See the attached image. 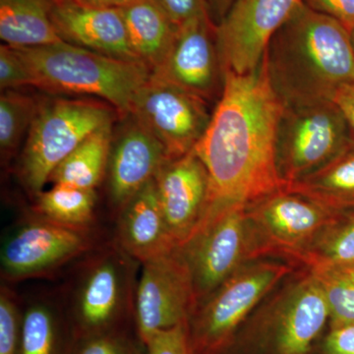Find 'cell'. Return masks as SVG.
Masks as SVG:
<instances>
[{
	"label": "cell",
	"instance_id": "obj_1",
	"mask_svg": "<svg viewBox=\"0 0 354 354\" xmlns=\"http://www.w3.org/2000/svg\"><path fill=\"white\" fill-rule=\"evenodd\" d=\"M283 109L264 57L250 73L225 72L220 100L193 150L209 176L208 206L202 223L225 209L249 208L286 188L276 148Z\"/></svg>",
	"mask_w": 354,
	"mask_h": 354
},
{
	"label": "cell",
	"instance_id": "obj_2",
	"mask_svg": "<svg viewBox=\"0 0 354 354\" xmlns=\"http://www.w3.org/2000/svg\"><path fill=\"white\" fill-rule=\"evenodd\" d=\"M264 58L283 106L334 101L342 88L354 85L351 31L304 3L272 37Z\"/></svg>",
	"mask_w": 354,
	"mask_h": 354
},
{
	"label": "cell",
	"instance_id": "obj_3",
	"mask_svg": "<svg viewBox=\"0 0 354 354\" xmlns=\"http://www.w3.org/2000/svg\"><path fill=\"white\" fill-rule=\"evenodd\" d=\"M14 48L30 70L34 87L55 95L97 97L120 116L129 113L135 95L152 75L141 62L106 57L65 41Z\"/></svg>",
	"mask_w": 354,
	"mask_h": 354
},
{
	"label": "cell",
	"instance_id": "obj_4",
	"mask_svg": "<svg viewBox=\"0 0 354 354\" xmlns=\"http://www.w3.org/2000/svg\"><path fill=\"white\" fill-rule=\"evenodd\" d=\"M114 113L95 99H41L21 157V180L28 190L36 196L43 192L57 165L95 130L113 122Z\"/></svg>",
	"mask_w": 354,
	"mask_h": 354
},
{
	"label": "cell",
	"instance_id": "obj_5",
	"mask_svg": "<svg viewBox=\"0 0 354 354\" xmlns=\"http://www.w3.org/2000/svg\"><path fill=\"white\" fill-rule=\"evenodd\" d=\"M354 143L334 101L283 106L277 128V162L286 185L318 171Z\"/></svg>",
	"mask_w": 354,
	"mask_h": 354
},
{
	"label": "cell",
	"instance_id": "obj_6",
	"mask_svg": "<svg viewBox=\"0 0 354 354\" xmlns=\"http://www.w3.org/2000/svg\"><path fill=\"white\" fill-rule=\"evenodd\" d=\"M179 248L189 266L197 301L212 295L245 261L261 256L257 234L245 207L225 209L203 221Z\"/></svg>",
	"mask_w": 354,
	"mask_h": 354
},
{
	"label": "cell",
	"instance_id": "obj_7",
	"mask_svg": "<svg viewBox=\"0 0 354 354\" xmlns=\"http://www.w3.org/2000/svg\"><path fill=\"white\" fill-rule=\"evenodd\" d=\"M290 271L288 265L274 262L237 270L209 295L189 323L195 353L213 354L225 348L249 312Z\"/></svg>",
	"mask_w": 354,
	"mask_h": 354
},
{
	"label": "cell",
	"instance_id": "obj_8",
	"mask_svg": "<svg viewBox=\"0 0 354 354\" xmlns=\"http://www.w3.org/2000/svg\"><path fill=\"white\" fill-rule=\"evenodd\" d=\"M212 113L209 102L152 74L137 92L128 114L152 133L169 158H176L194 150Z\"/></svg>",
	"mask_w": 354,
	"mask_h": 354
},
{
	"label": "cell",
	"instance_id": "obj_9",
	"mask_svg": "<svg viewBox=\"0 0 354 354\" xmlns=\"http://www.w3.org/2000/svg\"><path fill=\"white\" fill-rule=\"evenodd\" d=\"M248 213L261 255L286 253L300 259L344 215L286 188L251 205Z\"/></svg>",
	"mask_w": 354,
	"mask_h": 354
},
{
	"label": "cell",
	"instance_id": "obj_10",
	"mask_svg": "<svg viewBox=\"0 0 354 354\" xmlns=\"http://www.w3.org/2000/svg\"><path fill=\"white\" fill-rule=\"evenodd\" d=\"M196 304L189 266L179 247L144 262L135 297L137 335L145 342L153 333L189 322Z\"/></svg>",
	"mask_w": 354,
	"mask_h": 354
},
{
	"label": "cell",
	"instance_id": "obj_11",
	"mask_svg": "<svg viewBox=\"0 0 354 354\" xmlns=\"http://www.w3.org/2000/svg\"><path fill=\"white\" fill-rule=\"evenodd\" d=\"M304 0H234L216 25L223 73L243 75L259 67L272 37Z\"/></svg>",
	"mask_w": 354,
	"mask_h": 354
},
{
	"label": "cell",
	"instance_id": "obj_12",
	"mask_svg": "<svg viewBox=\"0 0 354 354\" xmlns=\"http://www.w3.org/2000/svg\"><path fill=\"white\" fill-rule=\"evenodd\" d=\"M118 256L108 254L84 272L68 320L75 337L127 329L129 277Z\"/></svg>",
	"mask_w": 354,
	"mask_h": 354
},
{
	"label": "cell",
	"instance_id": "obj_13",
	"mask_svg": "<svg viewBox=\"0 0 354 354\" xmlns=\"http://www.w3.org/2000/svg\"><path fill=\"white\" fill-rule=\"evenodd\" d=\"M152 74L209 104L218 102L223 90L225 73L216 46V23L209 14L179 28L165 64Z\"/></svg>",
	"mask_w": 354,
	"mask_h": 354
},
{
	"label": "cell",
	"instance_id": "obj_14",
	"mask_svg": "<svg viewBox=\"0 0 354 354\" xmlns=\"http://www.w3.org/2000/svg\"><path fill=\"white\" fill-rule=\"evenodd\" d=\"M83 230L41 218L6 239L0 253L1 271L9 279L41 274L64 264L87 248Z\"/></svg>",
	"mask_w": 354,
	"mask_h": 354
},
{
	"label": "cell",
	"instance_id": "obj_15",
	"mask_svg": "<svg viewBox=\"0 0 354 354\" xmlns=\"http://www.w3.org/2000/svg\"><path fill=\"white\" fill-rule=\"evenodd\" d=\"M169 232L183 247L201 225L209 199V176L196 153L169 158L155 176Z\"/></svg>",
	"mask_w": 354,
	"mask_h": 354
},
{
	"label": "cell",
	"instance_id": "obj_16",
	"mask_svg": "<svg viewBox=\"0 0 354 354\" xmlns=\"http://www.w3.org/2000/svg\"><path fill=\"white\" fill-rule=\"evenodd\" d=\"M113 132L108 169L109 191L114 206L122 208L157 176L169 157L165 147L133 116Z\"/></svg>",
	"mask_w": 354,
	"mask_h": 354
},
{
	"label": "cell",
	"instance_id": "obj_17",
	"mask_svg": "<svg viewBox=\"0 0 354 354\" xmlns=\"http://www.w3.org/2000/svg\"><path fill=\"white\" fill-rule=\"evenodd\" d=\"M60 39L118 59L140 62L135 55L120 9L83 6L58 0L51 15Z\"/></svg>",
	"mask_w": 354,
	"mask_h": 354
},
{
	"label": "cell",
	"instance_id": "obj_18",
	"mask_svg": "<svg viewBox=\"0 0 354 354\" xmlns=\"http://www.w3.org/2000/svg\"><path fill=\"white\" fill-rule=\"evenodd\" d=\"M118 234L125 252L142 263L178 248L167 227L155 179L121 208Z\"/></svg>",
	"mask_w": 354,
	"mask_h": 354
},
{
	"label": "cell",
	"instance_id": "obj_19",
	"mask_svg": "<svg viewBox=\"0 0 354 354\" xmlns=\"http://www.w3.org/2000/svg\"><path fill=\"white\" fill-rule=\"evenodd\" d=\"M330 318L329 305L318 279L310 272L286 298L277 324L279 354H307Z\"/></svg>",
	"mask_w": 354,
	"mask_h": 354
},
{
	"label": "cell",
	"instance_id": "obj_20",
	"mask_svg": "<svg viewBox=\"0 0 354 354\" xmlns=\"http://www.w3.org/2000/svg\"><path fill=\"white\" fill-rule=\"evenodd\" d=\"M120 11L135 55L153 73L165 64L180 27L153 0H136Z\"/></svg>",
	"mask_w": 354,
	"mask_h": 354
},
{
	"label": "cell",
	"instance_id": "obj_21",
	"mask_svg": "<svg viewBox=\"0 0 354 354\" xmlns=\"http://www.w3.org/2000/svg\"><path fill=\"white\" fill-rule=\"evenodd\" d=\"M58 0H0V38L12 48L62 41L51 15Z\"/></svg>",
	"mask_w": 354,
	"mask_h": 354
},
{
	"label": "cell",
	"instance_id": "obj_22",
	"mask_svg": "<svg viewBox=\"0 0 354 354\" xmlns=\"http://www.w3.org/2000/svg\"><path fill=\"white\" fill-rule=\"evenodd\" d=\"M286 188L335 213H354V143L318 171Z\"/></svg>",
	"mask_w": 354,
	"mask_h": 354
},
{
	"label": "cell",
	"instance_id": "obj_23",
	"mask_svg": "<svg viewBox=\"0 0 354 354\" xmlns=\"http://www.w3.org/2000/svg\"><path fill=\"white\" fill-rule=\"evenodd\" d=\"M113 122L108 123L84 140L51 174L53 185L95 190L108 169L113 138Z\"/></svg>",
	"mask_w": 354,
	"mask_h": 354
},
{
	"label": "cell",
	"instance_id": "obj_24",
	"mask_svg": "<svg viewBox=\"0 0 354 354\" xmlns=\"http://www.w3.org/2000/svg\"><path fill=\"white\" fill-rule=\"evenodd\" d=\"M74 339L68 318L51 305L37 302L21 316L19 354H69Z\"/></svg>",
	"mask_w": 354,
	"mask_h": 354
},
{
	"label": "cell",
	"instance_id": "obj_25",
	"mask_svg": "<svg viewBox=\"0 0 354 354\" xmlns=\"http://www.w3.org/2000/svg\"><path fill=\"white\" fill-rule=\"evenodd\" d=\"M36 197L37 213L44 220L83 230L94 218L95 190L53 185Z\"/></svg>",
	"mask_w": 354,
	"mask_h": 354
},
{
	"label": "cell",
	"instance_id": "obj_26",
	"mask_svg": "<svg viewBox=\"0 0 354 354\" xmlns=\"http://www.w3.org/2000/svg\"><path fill=\"white\" fill-rule=\"evenodd\" d=\"M39 102L34 95L18 90H7L0 95V153L2 165L17 152L38 111Z\"/></svg>",
	"mask_w": 354,
	"mask_h": 354
},
{
	"label": "cell",
	"instance_id": "obj_27",
	"mask_svg": "<svg viewBox=\"0 0 354 354\" xmlns=\"http://www.w3.org/2000/svg\"><path fill=\"white\" fill-rule=\"evenodd\" d=\"M329 305L333 328L354 324V267L310 265Z\"/></svg>",
	"mask_w": 354,
	"mask_h": 354
},
{
	"label": "cell",
	"instance_id": "obj_28",
	"mask_svg": "<svg viewBox=\"0 0 354 354\" xmlns=\"http://www.w3.org/2000/svg\"><path fill=\"white\" fill-rule=\"evenodd\" d=\"M307 264L354 267V213L344 214L304 258Z\"/></svg>",
	"mask_w": 354,
	"mask_h": 354
},
{
	"label": "cell",
	"instance_id": "obj_29",
	"mask_svg": "<svg viewBox=\"0 0 354 354\" xmlns=\"http://www.w3.org/2000/svg\"><path fill=\"white\" fill-rule=\"evenodd\" d=\"M69 354H146L139 335L121 329L104 334L75 337Z\"/></svg>",
	"mask_w": 354,
	"mask_h": 354
},
{
	"label": "cell",
	"instance_id": "obj_30",
	"mask_svg": "<svg viewBox=\"0 0 354 354\" xmlns=\"http://www.w3.org/2000/svg\"><path fill=\"white\" fill-rule=\"evenodd\" d=\"M21 314L6 288L0 293V354H19Z\"/></svg>",
	"mask_w": 354,
	"mask_h": 354
},
{
	"label": "cell",
	"instance_id": "obj_31",
	"mask_svg": "<svg viewBox=\"0 0 354 354\" xmlns=\"http://www.w3.org/2000/svg\"><path fill=\"white\" fill-rule=\"evenodd\" d=\"M144 344L146 354L195 353L191 342L189 322L153 333Z\"/></svg>",
	"mask_w": 354,
	"mask_h": 354
},
{
	"label": "cell",
	"instance_id": "obj_32",
	"mask_svg": "<svg viewBox=\"0 0 354 354\" xmlns=\"http://www.w3.org/2000/svg\"><path fill=\"white\" fill-rule=\"evenodd\" d=\"M25 86L34 87V79L23 58L12 46H0V88L18 90Z\"/></svg>",
	"mask_w": 354,
	"mask_h": 354
},
{
	"label": "cell",
	"instance_id": "obj_33",
	"mask_svg": "<svg viewBox=\"0 0 354 354\" xmlns=\"http://www.w3.org/2000/svg\"><path fill=\"white\" fill-rule=\"evenodd\" d=\"M178 27L209 14L206 0H153ZM211 15V14H209Z\"/></svg>",
	"mask_w": 354,
	"mask_h": 354
},
{
	"label": "cell",
	"instance_id": "obj_34",
	"mask_svg": "<svg viewBox=\"0 0 354 354\" xmlns=\"http://www.w3.org/2000/svg\"><path fill=\"white\" fill-rule=\"evenodd\" d=\"M305 6L354 29V0H304Z\"/></svg>",
	"mask_w": 354,
	"mask_h": 354
},
{
	"label": "cell",
	"instance_id": "obj_35",
	"mask_svg": "<svg viewBox=\"0 0 354 354\" xmlns=\"http://www.w3.org/2000/svg\"><path fill=\"white\" fill-rule=\"evenodd\" d=\"M324 354H354V324L333 328L326 337Z\"/></svg>",
	"mask_w": 354,
	"mask_h": 354
},
{
	"label": "cell",
	"instance_id": "obj_36",
	"mask_svg": "<svg viewBox=\"0 0 354 354\" xmlns=\"http://www.w3.org/2000/svg\"><path fill=\"white\" fill-rule=\"evenodd\" d=\"M334 102L346 115L354 136V85L342 88L335 95Z\"/></svg>",
	"mask_w": 354,
	"mask_h": 354
},
{
	"label": "cell",
	"instance_id": "obj_37",
	"mask_svg": "<svg viewBox=\"0 0 354 354\" xmlns=\"http://www.w3.org/2000/svg\"><path fill=\"white\" fill-rule=\"evenodd\" d=\"M206 1L212 19L216 25L227 15L230 7L234 4V0H206Z\"/></svg>",
	"mask_w": 354,
	"mask_h": 354
},
{
	"label": "cell",
	"instance_id": "obj_38",
	"mask_svg": "<svg viewBox=\"0 0 354 354\" xmlns=\"http://www.w3.org/2000/svg\"><path fill=\"white\" fill-rule=\"evenodd\" d=\"M74 1L83 6L97 7V8L121 9L136 0H74Z\"/></svg>",
	"mask_w": 354,
	"mask_h": 354
},
{
	"label": "cell",
	"instance_id": "obj_39",
	"mask_svg": "<svg viewBox=\"0 0 354 354\" xmlns=\"http://www.w3.org/2000/svg\"><path fill=\"white\" fill-rule=\"evenodd\" d=\"M351 41H353V48H354V29L351 31Z\"/></svg>",
	"mask_w": 354,
	"mask_h": 354
}]
</instances>
